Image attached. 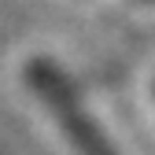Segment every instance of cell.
<instances>
[{"label": "cell", "mask_w": 155, "mask_h": 155, "mask_svg": "<svg viewBox=\"0 0 155 155\" xmlns=\"http://www.w3.org/2000/svg\"><path fill=\"white\" fill-rule=\"evenodd\" d=\"M26 78H30L33 92L41 96V104H48V111L55 114L63 137L74 144L78 155H114L111 140L100 133V126L92 122V114L81 107L78 92L67 85V78L55 70L48 59H33L30 70H26Z\"/></svg>", "instance_id": "1"}]
</instances>
